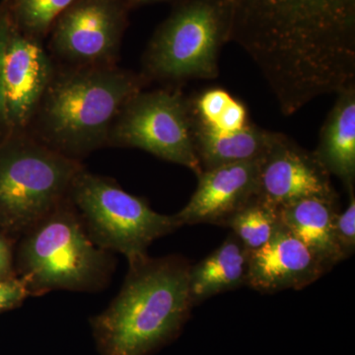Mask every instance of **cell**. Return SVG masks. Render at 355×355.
Instances as JSON below:
<instances>
[{"label": "cell", "instance_id": "7c38bea8", "mask_svg": "<svg viewBox=\"0 0 355 355\" xmlns=\"http://www.w3.org/2000/svg\"><path fill=\"white\" fill-rule=\"evenodd\" d=\"M260 158L223 165L202 171L197 190L176 216L182 225L228 222L252 200L259 197Z\"/></svg>", "mask_w": 355, "mask_h": 355}, {"label": "cell", "instance_id": "2e32d148", "mask_svg": "<svg viewBox=\"0 0 355 355\" xmlns=\"http://www.w3.org/2000/svg\"><path fill=\"white\" fill-rule=\"evenodd\" d=\"M193 144L202 171L256 160L266 153L277 132L253 123L237 130H219L191 123Z\"/></svg>", "mask_w": 355, "mask_h": 355}, {"label": "cell", "instance_id": "ffe728a7", "mask_svg": "<svg viewBox=\"0 0 355 355\" xmlns=\"http://www.w3.org/2000/svg\"><path fill=\"white\" fill-rule=\"evenodd\" d=\"M349 205L343 212H338L334 220V234L343 260L355 251V195L354 188L347 191Z\"/></svg>", "mask_w": 355, "mask_h": 355}, {"label": "cell", "instance_id": "7402d4cb", "mask_svg": "<svg viewBox=\"0 0 355 355\" xmlns=\"http://www.w3.org/2000/svg\"><path fill=\"white\" fill-rule=\"evenodd\" d=\"M29 296L20 279L0 280V312L19 305Z\"/></svg>", "mask_w": 355, "mask_h": 355}, {"label": "cell", "instance_id": "277c9868", "mask_svg": "<svg viewBox=\"0 0 355 355\" xmlns=\"http://www.w3.org/2000/svg\"><path fill=\"white\" fill-rule=\"evenodd\" d=\"M20 268L29 295L104 288L114 268L112 253L89 237L69 198L27 232Z\"/></svg>", "mask_w": 355, "mask_h": 355}, {"label": "cell", "instance_id": "30bf717a", "mask_svg": "<svg viewBox=\"0 0 355 355\" xmlns=\"http://www.w3.org/2000/svg\"><path fill=\"white\" fill-rule=\"evenodd\" d=\"M57 62L43 41L18 31L12 24L3 57L4 125L8 135L28 132Z\"/></svg>", "mask_w": 355, "mask_h": 355}, {"label": "cell", "instance_id": "3957f363", "mask_svg": "<svg viewBox=\"0 0 355 355\" xmlns=\"http://www.w3.org/2000/svg\"><path fill=\"white\" fill-rule=\"evenodd\" d=\"M148 80L141 73L107 67L57 64L53 80L28 132L70 158L108 146L114 120Z\"/></svg>", "mask_w": 355, "mask_h": 355}, {"label": "cell", "instance_id": "4fadbf2b", "mask_svg": "<svg viewBox=\"0 0 355 355\" xmlns=\"http://www.w3.org/2000/svg\"><path fill=\"white\" fill-rule=\"evenodd\" d=\"M327 272L315 254L282 224L266 245L249 251L247 286L261 293L300 291Z\"/></svg>", "mask_w": 355, "mask_h": 355}, {"label": "cell", "instance_id": "ba28073f", "mask_svg": "<svg viewBox=\"0 0 355 355\" xmlns=\"http://www.w3.org/2000/svg\"><path fill=\"white\" fill-rule=\"evenodd\" d=\"M108 146L137 148L168 162L202 168L191 132L189 97L178 88L141 90L121 110L111 128Z\"/></svg>", "mask_w": 355, "mask_h": 355}, {"label": "cell", "instance_id": "5bb4252c", "mask_svg": "<svg viewBox=\"0 0 355 355\" xmlns=\"http://www.w3.org/2000/svg\"><path fill=\"white\" fill-rule=\"evenodd\" d=\"M320 165L338 177L347 190L355 183V83L336 93L335 105L313 153Z\"/></svg>", "mask_w": 355, "mask_h": 355}, {"label": "cell", "instance_id": "8992f818", "mask_svg": "<svg viewBox=\"0 0 355 355\" xmlns=\"http://www.w3.org/2000/svg\"><path fill=\"white\" fill-rule=\"evenodd\" d=\"M83 168L28 132L11 133L0 147V223L28 232L67 200Z\"/></svg>", "mask_w": 355, "mask_h": 355}, {"label": "cell", "instance_id": "6da1fadb", "mask_svg": "<svg viewBox=\"0 0 355 355\" xmlns=\"http://www.w3.org/2000/svg\"><path fill=\"white\" fill-rule=\"evenodd\" d=\"M230 42L273 94L336 90L355 77V0H231Z\"/></svg>", "mask_w": 355, "mask_h": 355}, {"label": "cell", "instance_id": "603a6c76", "mask_svg": "<svg viewBox=\"0 0 355 355\" xmlns=\"http://www.w3.org/2000/svg\"><path fill=\"white\" fill-rule=\"evenodd\" d=\"M11 272V251L7 243L0 238V280L9 279Z\"/></svg>", "mask_w": 355, "mask_h": 355}, {"label": "cell", "instance_id": "44dd1931", "mask_svg": "<svg viewBox=\"0 0 355 355\" xmlns=\"http://www.w3.org/2000/svg\"><path fill=\"white\" fill-rule=\"evenodd\" d=\"M12 28L10 12H9L7 0L0 3V127L4 125V98L3 84H2V69H3V57L6 51L7 41Z\"/></svg>", "mask_w": 355, "mask_h": 355}, {"label": "cell", "instance_id": "9a60e30c", "mask_svg": "<svg viewBox=\"0 0 355 355\" xmlns=\"http://www.w3.org/2000/svg\"><path fill=\"white\" fill-rule=\"evenodd\" d=\"M338 197L309 198L279 209L284 227L321 261L327 272L343 261L334 234Z\"/></svg>", "mask_w": 355, "mask_h": 355}, {"label": "cell", "instance_id": "cb8c5ba5", "mask_svg": "<svg viewBox=\"0 0 355 355\" xmlns=\"http://www.w3.org/2000/svg\"><path fill=\"white\" fill-rule=\"evenodd\" d=\"M123 3L132 9L133 7L147 6V4L157 3V2L180 1V0H121Z\"/></svg>", "mask_w": 355, "mask_h": 355}, {"label": "cell", "instance_id": "ac0fdd59", "mask_svg": "<svg viewBox=\"0 0 355 355\" xmlns=\"http://www.w3.org/2000/svg\"><path fill=\"white\" fill-rule=\"evenodd\" d=\"M282 225L279 209L258 197L235 214L226 227L232 229L248 251H254L270 241Z\"/></svg>", "mask_w": 355, "mask_h": 355}, {"label": "cell", "instance_id": "9c48e42d", "mask_svg": "<svg viewBox=\"0 0 355 355\" xmlns=\"http://www.w3.org/2000/svg\"><path fill=\"white\" fill-rule=\"evenodd\" d=\"M128 11L121 0H76L49 34L51 57L67 67L116 64Z\"/></svg>", "mask_w": 355, "mask_h": 355}, {"label": "cell", "instance_id": "8fae6325", "mask_svg": "<svg viewBox=\"0 0 355 355\" xmlns=\"http://www.w3.org/2000/svg\"><path fill=\"white\" fill-rule=\"evenodd\" d=\"M331 175L308 153L284 133L260 157L259 198L280 209L309 198H336Z\"/></svg>", "mask_w": 355, "mask_h": 355}, {"label": "cell", "instance_id": "d6986e66", "mask_svg": "<svg viewBox=\"0 0 355 355\" xmlns=\"http://www.w3.org/2000/svg\"><path fill=\"white\" fill-rule=\"evenodd\" d=\"M76 0H7L18 31L44 41L60 15Z\"/></svg>", "mask_w": 355, "mask_h": 355}, {"label": "cell", "instance_id": "5b68a950", "mask_svg": "<svg viewBox=\"0 0 355 355\" xmlns=\"http://www.w3.org/2000/svg\"><path fill=\"white\" fill-rule=\"evenodd\" d=\"M231 23V0H180L147 46L142 76L171 83L216 79Z\"/></svg>", "mask_w": 355, "mask_h": 355}, {"label": "cell", "instance_id": "7a4b0ae2", "mask_svg": "<svg viewBox=\"0 0 355 355\" xmlns=\"http://www.w3.org/2000/svg\"><path fill=\"white\" fill-rule=\"evenodd\" d=\"M190 268L179 256L130 261L118 295L92 319L103 355H150L174 338L193 308Z\"/></svg>", "mask_w": 355, "mask_h": 355}, {"label": "cell", "instance_id": "52a82bcc", "mask_svg": "<svg viewBox=\"0 0 355 355\" xmlns=\"http://www.w3.org/2000/svg\"><path fill=\"white\" fill-rule=\"evenodd\" d=\"M69 200L93 242L110 253L123 254L128 263L147 256L155 240L183 226L176 216L154 211L144 198L85 168L74 178Z\"/></svg>", "mask_w": 355, "mask_h": 355}, {"label": "cell", "instance_id": "e0dca14e", "mask_svg": "<svg viewBox=\"0 0 355 355\" xmlns=\"http://www.w3.org/2000/svg\"><path fill=\"white\" fill-rule=\"evenodd\" d=\"M249 251L234 234L197 265L191 266L189 291L193 307L248 284Z\"/></svg>", "mask_w": 355, "mask_h": 355}]
</instances>
